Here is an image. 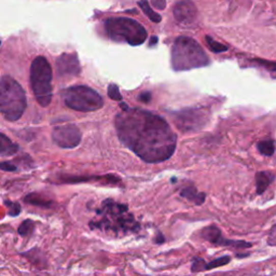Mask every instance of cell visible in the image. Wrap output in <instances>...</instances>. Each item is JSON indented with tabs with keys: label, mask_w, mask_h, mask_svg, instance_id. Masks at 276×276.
Masks as SVG:
<instances>
[{
	"label": "cell",
	"mask_w": 276,
	"mask_h": 276,
	"mask_svg": "<svg viewBox=\"0 0 276 276\" xmlns=\"http://www.w3.org/2000/svg\"><path fill=\"white\" fill-rule=\"evenodd\" d=\"M115 124L120 142L147 163L167 161L176 150V134L158 115L128 107L117 115Z\"/></svg>",
	"instance_id": "cell-1"
},
{
	"label": "cell",
	"mask_w": 276,
	"mask_h": 276,
	"mask_svg": "<svg viewBox=\"0 0 276 276\" xmlns=\"http://www.w3.org/2000/svg\"><path fill=\"white\" fill-rule=\"evenodd\" d=\"M96 219L90 223L92 230L113 232L116 235H126L137 233L141 225L128 211L125 204L118 203L113 199L105 200L98 209H96Z\"/></svg>",
	"instance_id": "cell-2"
},
{
	"label": "cell",
	"mask_w": 276,
	"mask_h": 276,
	"mask_svg": "<svg viewBox=\"0 0 276 276\" xmlns=\"http://www.w3.org/2000/svg\"><path fill=\"white\" fill-rule=\"evenodd\" d=\"M209 59L199 42L189 37H178L172 48V67L176 71L207 66Z\"/></svg>",
	"instance_id": "cell-3"
},
{
	"label": "cell",
	"mask_w": 276,
	"mask_h": 276,
	"mask_svg": "<svg viewBox=\"0 0 276 276\" xmlns=\"http://www.w3.org/2000/svg\"><path fill=\"white\" fill-rule=\"evenodd\" d=\"M27 106L25 91L13 78L0 79V114L6 120L14 122L22 118Z\"/></svg>",
	"instance_id": "cell-4"
},
{
	"label": "cell",
	"mask_w": 276,
	"mask_h": 276,
	"mask_svg": "<svg viewBox=\"0 0 276 276\" xmlns=\"http://www.w3.org/2000/svg\"><path fill=\"white\" fill-rule=\"evenodd\" d=\"M105 31L112 40L130 45H141L147 39L145 27L130 17H109L105 21Z\"/></svg>",
	"instance_id": "cell-5"
},
{
	"label": "cell",
	"mask_w": 276,
	"mask_h": 276,
	"mask_svg": "<svg viewBox=\"0 0 276 276\" xmlns=\"http://www.w3.org/2000/svg\"><path fill=\"white\" fill-rule=\"evenodd\" d=\"M31 87L41 107H48L52 100V68L43 57L36 58L31 66Z\"/></svg>",
	"instance_id": "cell-6"
},
{
	"label": "cell",
	"mask_w": 276,
	"mask_h": 276,
	"mask_svg": "<svg viewBox=\"0 0 276 276\" xmlns=\"http://www.w3.org/2000/svg\"><path fill=\"white\" fill-rule=\"evenodd\" d=\"M66 106L81 113L96 112L104 106L103 97L87 86H75L66 89L63 93Z\"/></svg>",
	"instance_id": "cell-7"
},
{
	"label": "cell",
	"mask_w": 276,
	"mask_h": 276,
	"mask_svg": "<svg viewBox=\"0 0 276 276\" xmlns=\"http://www.w3.org/2000/svg\"><path fill=\"white\" fill-rule=\"evenodd\" d=\"M173 120L181 132L199 131L208 123L209 113L203 108H187L173 114Z\"/></svg>",
	"instance_id": "cell-8"
},
{
	"label": "cell",
	"mask_w": 276,
	"mask_h": 276,
	"mask_svg": "<svg viewBox=\"0 0 276 276\" xmlns=\"http://www.w3.org/2000/svg\"><path fill=\"white\" fill-rule=\"evenodd\" d=\"M52 140L63 149H73L80 145L82 133L75 124L59 125L53 128Z\"/></svg>",
	"instance_id": "cell-9"
},
{
	"label": "cell",
	"mask_w": 276,
	"mask_h": 276,
	"mask_svg": "<svg viewBox=\"0 0 276 276\" xmlns=\"http://www.w3.org/2000/svg\"><path fill=\"white\" fill-rule=\"evenodd\" d=\"M202 237L204 240L208 241L213 245L216 246H225V247H231L235 250H246V248H251L253 246L252 243H248L246 241H234V240H227L223 236L222 230L217 228L216 226H209L202 230L201 233Z\"/></svg>",
	"instance_id": "cell-10"
},
{
	"label": "cell",
	"mask_w": 276,
	"mask_h": 276,
	"mask_svg": "<svg viewBox=\"0 0 276 276\" xmlns=\"http://www.w3.org/2000/svg\"><path fill=\"white\" fill-rule=\"evenodd\" d=\"M173 13L176 20L182 26H191L196 23L198 17V9L191 2H179L174 6Z\"/></svg>",
	"instance_id": "cell-11"
},
{
	"label": "cell",
	"mask_w": 276,
	"mask_h": 276,
	"mask_svg": "<svg viewBox=\"0 0 276 276\" xmlns=\"http://www.w3.org/2000/svg\"><path fill=\"white\" fill-rule=\"evenodd\" d=\"M57 71L60 76H78L81 67L76 53H63L57 60Z\"/></svg>",
	"instance_id": "cell-12"
},
{
	"label": "cell",
	"mask_w": 276,
	"mask_h": 276,
	"mask_svg": "<svg viewBox=\"0 0 276 276\" xmlns=\"http://www.w3.org/2000/svg\"><path fill=\"white\" fill-rule=\"evenodd\" d=\"M180 197L187 199L188 201L192 202V203H195L196 205H202L205 202L206 195L203 192H199L197 188L190 186V187L181 189Z\"/></svg>",
	"instance_id": "cell-13"
},
{
	"label": "cell",
	"mask_w": 276,
	"mask_h": 276,
	"mask_svg": "<svg viewBox=\"0 0 276 276\" xmlns=\"http://www.w3.org/2000/svg\"><path fill=\"white\" fill-rule=\"evenodd\" d=\"M275 176L270 172H259L256 175V190L257 195H262V193L268 189L271 182L274 180Z\"/></svg>",
	"instance_id": "cell-14"
},
{
	"label": "cell",
	"mask_w": 276,
	"mask_h": 276,
	"mask_svg": "<svg viewBox=\"0 0 276 276\" xmlns=\"http://www.w3.org/2000/svg\"><path fill=\"white\" fill-rule=\"evenodd\" d=\"M18 146L14 144L10 138L0 133V156L13 155L17 152Z\"/></svg>",
	"instance_id": "cell-15"
},
{
	"label": "cell",
	"mask_w": 276,
	"mask_h": 276,
	"mask_svg": "<svg viewBox=\"0 0 276 276\" xmlns=\"http://www.w3.org/2000/svg\"><path fill=\"white\" fill-rule=\"evenodd\" d=\"M24 201L29 204L44 207V208H49L52 205V202L50 200L44 199L42 196L38 195V193H31V195L25 197Z\"/></svg>",
	"instance_id": "cell-16"
},
{
	"label": "cell",
	"mask_w": 276,
	"mask_h": 276,
	"mask_svg": "<svg viewBox=\"0 0 276 276\" xmlns=\"http://www.w3.org/2000/svg\"><path fill=\"white\" fill-rule=\"evenodd\" d=\"M257 149L265 156H272L275 152V145L273 141H261L257 144Z\"/></svg>",
	"instance_id": "cell-17"
},
{
	"label": "cell",
	"mask_w": 276,
	"mask_h": 276,
	"mask_svg": "<svg viewBox=\"0 0 276 276\" xmlns=\"http://www.w3.org/2000/svg\"><path fill=\"white\" fill-rule=\"evenodd\" d=\"M138 6H140V7L142 8V10L144 11V13H145L147 16H148L152 22H154V23H160V22L162 21L161 15L156 13V12H154V11L152 10L148 2H143V3L141 2V3H138Z\"/></svg>",
	"instance_id": "cell-18"
},
{
	"label": "cell",
	"mask_w": 276,
	"mask_h": 276,
	"mask_svg": "<svg viewBox=\"0 0 276 276\" xmlns=\"http://www.w3.org/2000/svg\"><path fill=\"white\" fill-rule=\"evenodd\" d=\"M205 40H206V43L208 45V48L211 51H213L214 53H223V52H226L228 50L227 45L217 42L214 38H211L210 36H206L205 37Z\"/></svg>",
	"instance_id": "cell-19"
},
{
	"label": "cell",
	"mask_w": 276,
	"mask_h": 276,
	"mask_svg": "<svg viewBox=\"0 0 276 276\" xmlns=\"http://www.w3.org/2000/svg\"><path fill=\"white\" fill-rule=\"evenodd\" d=\"M34 228H35V224H34L33 220L27 219V220H25V222H23L21 224L20 227H18L17 232L21 236L26 237V236H30L33 233Z\"/></svg>",
	"instance_id": "cell-20"
},
{
	"label": "cell",
	"mask_w": 276,
	"mask_h": 276,
	"mask_svg": "<svg viewBox=\"0 0 276 276\" xmlns=\"http://www.w3.org/2000/svg\"><path fill=\"white\" fill-rule=\"evenodd\" d=\"M231 262V257L230 256H223L219 257V258L214 259L213 261H210L207 263V271L208 270H213V269H217L220 268V266H225L227 264H229Z\"/></svg>",
	"instance_id": "cell-21"
},
{
	"label": "cell",
	"mask_w": 276,
	"mask_h": 276,
	"mask_svg": "<svg viewBox=\"0 0 276 276\" xmlns=\"http://www.w3.org/2000/svg\"><path fill=\"white\" fill-rule=\"evenodd\" d=\"M207 263L205 262L204 259L200 258V257H195L192 259L191 263V272L193 273H200V272H204L207 271Z\"/></svg>",
	"instance_id": "cell-22"
},
{
	"label": "cell",
	"mask_w": 276,
	"mask_h": 276,
	"mask_svg": "<svg viewBox=\"0 0 276 276\" xmlns=\"http://www.w3.org/2000/svg\"><path fill=\"white\" fill-rule=\"evenodd\" d=\"M108 96L114 100H118V102L122 100V95L120 93V90H119V87L114 84L109 85L108 87Z\"/></svg>",
	"instance_id": "cell-23"
},
{
	"label": "cell",
	"mask_w": 276,
	"mask_h": 276,
	"mask_svg": "<svg viewBox=\"0 0 276 276\" xmlns=\"http://www.w3.org/2000/svg\"><path fill=\"white\" fill-rule=\"evenodd\" d=\"M6 205L8 207V214L15 217L17 215H20L21 213V206L18 203H15V202H11V201H6Z\"/></svg>",
	"instance_id": "cell-24"
},
{
	"label": "cell",
	"mask_w": 276,
	"mask_h": 276,
	"mask_svg": "<svg viewBox=\"0 0 276 276\" xmlns=\"http://www.w3.org/2000/svg\"><path fill=\"white\" fill-rule=\"evenodd\" d=\"M252 62H254L256 64H259V65H261V66H264L265 69H268L270 71H276V63H274V62H269V61H265V60H259V59L252 60Z\"/></svg>",
	"instance_id": "cell-25"
},
{
	"label": "cell",
	"mask_w": 276,
	"mask_h": 276,
	"mask_svg": "<svg viewBox=\"0 0 276 276\" xmlns=\"http://www.w3.org/2000/svg\"><path fill=\"white\" fill-rule=\"evenodd\" d=\"M0 170L5 172H15L17 171V167L11 162H0Z\"/></svg>",
	"instance_id": "cell-26"
},
{
	"label": "cell",
	"mask_w": 276,
	"mask_h": 276,
	"mask_svg": "<svg viewBox=\"0 0 276 276\" xmlns=\"http://www.w3.org/2000/svg\"><path fill=\"white\" fill-rule=\"evenodd\" d=\"M268 244L271 245V246H276V225H275L274 228L271 230V234H270V236H269Z\"/></svg>",
	"instance_id": "cell-27"
},
{
	"label": "cell",
	"mask_w": 276,
	"mask_h": 276,
	"mask_svg": "<svg viewBox=\"0 0 276 276\" xmlns=\"http://www.w3.org/2000/svg\"><path fill=\"white\" fill-rule=\"evenodd\" d=\"M140 100H142L143 103H149L150 100H151V93L148 91H146V92H143V93L140 95Z\"/></svg>",
	"instance_id": "cell-28"
},
{
	"label": "cell",
	"mask_w": 276,
	"mask_h": 276,
	"mask_svg": "<svg viewBox=\"0 0 276 276\" xmlns=\"http://www.w3.org/2000/svg\"><path fill=\"white\" fill-rule=\"evenodd\" d=\"M151 5L153 7H155L156 9H161V10H163V9L165 8V6H167V3H165L164 0H162V2H156V0H152Z\"/></svg>",
	"instance_id": "cell-29"
},
{
	"label": "cell",
	"mask_w": 276,
	"mask_h": 276,
	"mask_svg": "<svg viewBox=\"0 0 276 276\" xmlns=\"http://www.w3.org/2000/svg\"><path fill=\"white\" fill-rule=\"evenodd\" d=\"M164 242H165V238H164L163 234H162L161 232L156 234V236H155V238H154V243H155V244H163Z\"/></svg>",
	"instance_id": "cell-30"
},
{
	"label": "cell",
	"mask_w": 276,
	"mask_h": 276,
	"mask_svg": "<svg viewBox=\"0 0 276 276\" xmlns=\"http://www.w3.org/2000/svg\"><path fill=\"white\" fill-rule=\"evenodd\" d=\"M158 37H151V39H150V45H155L156 43H158Z\"/></svg>",
	"instance_id": "cell-31"
},
{
	"label": "cell",
	"mask_w": 276,
	"mask_h": 276,
	"mask_svg": "<svg viewBox=\"0 0 276 276\" xmlns=\"http://www.w3.org/2000/svg\"><path fill=\"white\" fill-rule=\"evenodd\" d=\"M0 44H2V41H0Z\"/></svg>",
	"instance_id": "cell-32"
}]
</instances>
